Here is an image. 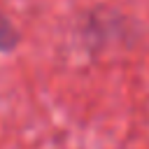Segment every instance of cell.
<instances>
[{
    "label": "cell",
    "mask_w": 149,
    "mask_h": 149,
    "mask_svg": "<svg viewBox=\"0 0 149 149\" xmlns=\"http://www.w3.org/2000/svg\"><path fill=\"white\" fill-rule=\"evenodd\" d=\"M19 42V33L14 28V23L0 14V51H9L14 49V44Z\"/></svg>",
    "instance_id": "6da1fadb"
}]
</instances>
